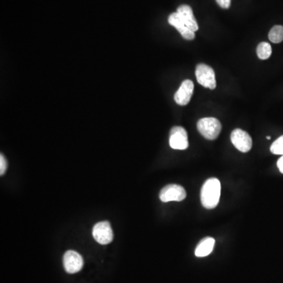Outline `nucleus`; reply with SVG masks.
I'll list each match as a JSON object with an SVG mask.
<instances>
[{
  "label": "nucleus",
  "instance_id": "f03ea898",
  "mask_svg": "<svg viewBox=\"0 0 283 283\" xmlns=\"http://www.w3.org/2000/svg\"><path fill=\"white\" fill-rule=\"evenodd\" d=\"M197 128L201 135L208 140L216 139L221 131L222 125L219 120L214 117H206L199 120Z\"/></svg>",
  "mask_w": 283,
  "mask_h": 283
},
{
  "label": "nucleus",
  "instance_id": "0eeeda50",
  "mask_svg": "<svg viewBox=\"0 0 283 283\" xmlns=\"http://www.w3.org/2000/svg\"><path fill=\"white\" fill-rule=\"evenodd\" d=\"M231 140L234 147L242 153L249 152L253 147L251 137L242 129H234L231 135Z\"/></svg>",
  "mask_w": 283,
  "mask_h": 283
},
{
  "label": "nucleus",
  "instance_id": "9d476101",
  "mask_svg": "<svg viewBox=\"0 0 283 283\" xmlns=\"http://www.w3.org/2000/svg\"><path fill=\"white\" fill-rule=\"evenodd\" d=\"M168 23L178 30L185 40H192L195 38V33L186 27L178 13H173L168 17Z\"/></svg>",
  "mask_w": 283,
  "mask_h": 283
},
{
  "label": "nucleus",
  "instance_id": "f8f14e48",
  "mask_svg": "<svg viewBox=\"0 0 283 283\" xmlns=\"http://www.w3.org/2000/svg\"><path fill=\"white\" fill-rule=\"evenodd\" d=\"M214 246H215V239L210 237L203 238L195 250V256L198 257H205L209 255L213 250Z\"/></svg>",
  "mask_w": 283,
  "mask_h": 283
},
{
  "label": "nucleus",
  "instance_id": "423d86ee",
  "mask_svg": "<svg viewBox=\"0 0 283 283\" xmlns=\"http://www.w3.org/2000/svg\"><path fill=\"white\" fill-rule=\"evenodd\" d=\"M169 145L174 150L183 151L188 148V136L186 130L182 127L176 126L171 129Z\"/></svg>",
  "mask_w": 283,
  "mask_h": 283
},
{
  "label": "nucleus",
  "instance_id": "39448f33",
  "mask_svg": "<svg viewBox=\"0 0 283 283\" xmlns=\"http://www.w3.org/2000/svg\"><path fill=\"white\" fill-rule=\"evenodd\" d=\"M94 238L101 245L110 243L113 239V233L109 222H99L94 226L92 231Z\"/></svg>",
  "mask_w": 283,
  "mask_h": 283
},
{
  "label": "nucleus",
  "instance_id": "f257e3e1",
  "mask_svg": "<svg viewBox=\"0 0 283 283\" xmlns=\"http://www.w3.org/2000/svg\"><path fill=\"white\" fill-rule=\"evenodd\" d=\"M221 184L218 179H208L201 190V202L207 209L216 208L220 201Z\"/></svg>",
  "mask_w": 283,
  "mask_h": 283
},
{
  "label": "nucleus",
  "instance_id": "6ab92c4d",
  "mask_svg": "<svg viewBox=\"0 0 283 283\" xmlns=\"http://www.w3.org/2000/svg\"><path fill=\"white\" fill-rule=\"evenodd\" d=\"M267 139H268V140H269V139H271V137H270V136H267Z\"/></svg>",
  "mask_w": 283,
  "mask_h": 283
},
{
  "label": "nucleus",
  "instance_id": "1a4fd4ad",
  "mask_svg": "<svg viewBox=\"0 0 283 283\" xmlns=\"http://www.w3.org/2000/svg\"><path fill=\"white\" fill-rule=\"evenodd\" d=\"M194 85L190 79L182 81V84L174 95V100L180 105H186L190 103L194 93Z\"/></svg>",
  "mask_w": 283,
  "mask_h": 283
},
{
  "label": "nucleus",
  "instance_id": "6e6552de",
  "mask_svg": "<svg viewBox=\"0 0 283 283\" xmlns=\"http://www.w3.org/2000/svg\"><path fill=\"white\" fill-rule=\"evenodd\" d=\"M63 265L64 268L68 273H77L83 267V257L77 252L69 250L64 254Z\"/></svg>",
  "mask_w": 283,
  "mask_h": 283
},
{
  "label": "nucleus",
  "instance_id": "2eb2a0df",
  "mask_svg": "<svg viewBox=\"0 0 283 283\" xmlns=\"http://www.w3.org/2000/svg\"><path fill=\"white\" fill-rule=\"evenodd\" d=\"M270 151L274 154L283 155V135L279 137L272 143Z\"/></svg>",
  "mask_w": 283,
  "mask_h": 283
},
{
  "label": "nucleus",
  "instance_id": "20e7f679",
  "mask_svg": "<svg viewBox=\"0 0 283 283\" xmlns=\"http://www.w3.org/2000/svg\"><path fill=\"white\" fill-rule=\"evenodd\" d=\"M186 197L185 189L180 185L169 184L161 189L160 192V200L163 202H181Z\"/></svg>",
  "mask_w": 283,
  "mask_h": 283
},
{
  "label": "nucleus",
  "instance_id": "a211bd4d",
  "mask_svg": "<svg viewBox=\"0 0 283 283\" xmlns=\"http://www.w3.org/2000/svg\"><path fill=\"white\" fill-rule=\"evenodd\" d=\"M277 166L278 168H279V171H280V173L283 174V156L280 157L279 160H278Z\"/></svg>",
  "mask_w": 283,
  "mask_h": 283
},
{
  "label": "nucleus",
  "instance_id": "9b49d317",
  "mask_svg": "<svg viewBox=\"0 0 283 283\" xmlns=\"http://www.w3.org/2000/svg\"><path fill=\"white\" fill-rule=\"evenodd\" d=\"M177 13L180 16L182 22H184L187 28H190L193 32H196L198 30V25L196 19L194 18L193 10L188 5H181L177 9Z\"/></svg>",
  "mask_w": 283,
  "mask_h": 283
},
{
  "label": "nucleus",
  "instance_id": "dca6fc26",
  "mask_svg": "<svg viewBox=\"0 0 283 283\" xmlns=\"http://www.w3.org/2000/svg\"><path fill=\"white\" fill-rule=\"evenodd\" d=\"M7 166H8L7 160H6L3 154H1V155H0V175H1V176H2V175L6 173Z\"/></svg>",
  "mask_w": 283,
  "mask_h": 283
},
{
  "label": "nucleus",
  "instance_id": "7ed1b4c3",
  "mask_svg": "<svg viewBox=\"0 0 283 283\" xmlns=\"http://www.w3.org/2000/svg\"><path fill=\"white\" fill-rule=\"evenodd\" d=\"M198 83L205 87L214 90L216 87V74L213 69L206 64H198L195 70Z\"/></svg>",
  "mask_w": 283,
  "mask_h": 283
},
{
  "label": "nucleus",
  "instance_id": "4468645a",
  "mask_svg": "<svg viewBox=\"0 0 283 283\" xmlns=\"http://www.w3.org/2000/svg\"><path fill=\"white\" fill-rule=\"evenodd\" d=\"M268 37L274 44H279L283 40V26H275L271 28Z\"/></svg>",
  "mask_w": 283,
  "mask_h": 283
},
{
  "label": "nucleus",
  "instance_id": "ddd939ff",
  "mask_svg": "<svg viewBox=\"0 0 283 283\" xmlns=\"http://www.w3.org/2000/svg\"><path fill=\"white\" fill-rule=\"evenodd\" d=\"M272 50L271 45L266 42H262L257 48V53L259 59L266 60L271 57Z\"/></svg>",
  "mask_w": 283,
  "mask_h": 283
},
{
  "label": "nucleus",
  "instance_id": "f3484780",
  "mask_svg": "<svg viewBox=\"0 0 283 283\" xmlns=\"http://www.w3.org/2000/svg\"><path fill=\"white\" fill-rule=\"evenodd\" d=\"M231 1L232 0H216V2L222 8L228 9L230 7Z\"/></svg>",
  "mask_w": 283,
  "mask_h": 283
}]
</instances>
